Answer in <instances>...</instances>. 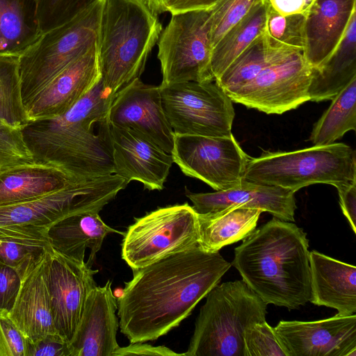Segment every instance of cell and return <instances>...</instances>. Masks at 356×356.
<instances>
[{
    "label": "cell",
    "instance_id": "43",
    "mask_svg": "<svg viewBox=\"0 0 356 356\" xmlns=\"http://www.w3.org/2000/svg\"><path fill=\"white\" fill-rule=\"evenodd\" d=\"M339 196L340 206L345 217L356 234V181L336 188Z\"/></svg>",
    "mask_w": 356,
    "mask_h": 356
},
{
    "label": "cell",
    "instance_id": "40",
    "mask_svg": "<svg viewBox=\"0 0 356 356\" xmlns=\"http://www.w3.org/2000/svg\"><path fill=\"white\" fill-rule=\"evenodd\" d=\"M28 356H71L70 342L58 332L28 342Z\"/></svg>",
    "mask_w": 356,
    "mask_h": 356
},
{
    "label": "cell",
    "instance_id": "31",
    "mask_svg": "<svg viewBox=\"0 0 356 356\" xmlns=\"http://www.w3.org/2000/svg\"><path fill=\"white\" fill-rule=\"evenodd\" d=\"M269 7L268 1L263 0L213 47L211 72L214 81L265 31Z\"/></svg>",
    "mask_w": 356,
    "mask_h": 356
},
{
    "label": "cell",
    "instance_id": "9",
    "mask_svg": "<svg viewBox=\"0 0 356 356\" xmlns=\"http://www.w3.org/2000/svg\"><path fill=\"white\" fill-rule=\"evenodd\" d=\"M128 184L125 179L112 174L78 180L38 198L0 205V227H49L71 214L85 211L99 213Z\"/></svg>",
    "mask_w": 356,
    "mask_h": 356
},
{
    "label": "cell",
    "instance_id": "30",
    "mask_svg": "<svg viewBox=\"0 0 356 356\" xmlns=\"http://www.w3.org/2000/svg\"><path fill=\"white\" fill-rule=\"evenodd\" d=\"M48 227L15 225L0 227V261L22 278L51 247Z\"/></svg>",
    "mask_w": 356,
    "mask_h": 356
},
{
    "label": "cell",
    "instance_id": "29",
    "mask_svg": "<svg viewBox=\"0 0 356 356\" xmlns=\"http://www.w3.org/2000/svg\"><path fill=\"white\" fill-rule=\"evenodd\" d=\"M41 35L37 0H0V56H19Z\"/></svg>",
    "mask_w": 356,
    "mask_h": 356
},
{
    "label": "cell",
    "instance_id": "38",
    "mask_svg": "<svg viewBox=\"0 0 356 356\" xmlns=\"http://www.w3.org/2000/svg\"><path fill=\"white\" fill-rule=\"evenodd\" d=\"M304 17V15L283 16L275 12L270 6L266 24V31L274 40L302 50Z\"/></svg>",
    "mask_w": 356,
    "mask_h": 356
},
{
    "label": "cell",
    "instance_id": "10",
    "mask_svg": "<svg viewBox=\"0 0 356 356\" xmlns=\"http://www.w3.org/2000/svg\"><path fill=\"white\" fill-rule=\"evenodd\" d=\"M171 15L157 42L162 74L161 85L213 81L211 72L210 10Z\"/></svg>",
    "mask_w": 356,
    "mask_h": 356
},
{
    "label": "cell",
    "instance_id": "5",
    "mask_svg": "<svg viewBox=\"0 0 356 356\" xmlns=\"http://www.w3.org/2000/svg\"><path fill=\"white\" fill-rule=\"evenodd\" d=\"M267 305L243 280L218 284L206 296L184 355L244 356V331L266 321Z\"/></svg>",
    "mask_w": 356,
    "mask_h": 356
},
{
    "label": "cell",
    "instance_id": "42",
    "mask_svg": "<svg viewBox=\"0 0 356 356\" xmlns=\"http://www.w3.org/2000/svg\"><path fill=\"white\" fill-rule=\"evenodd\" d=\"M127 355L180 356L184 354L177 353L164 346H154L143 342L131 343L125 347L119 346L113 354V356Z\"/></svg>",
    "mask_w": 356,
    "mask_h": 356
},
{
    "label": "cell",
    "instance_id": "20",
    "mask_svg": "<svg viewBox=\"0 0 356 356\" xmlns=\"http://www.w3.org/2000/svg\"><path fill=\"white\" fill-rule=\"evenodd\" d=\"M111 284L108 280L89 293L81 321L70 342L71 356H113L120 346L116 340L118 299Z\"/></svg>",
    "mask_w": 356,
    "mask_h": 356
},
{
    "label": "cell",
    "instance_id": "18",
    "mask_svg": "<svg viewBox=\"0 0 356 356\" xmlns=\"http://www.w3.org/2000/svg\"><path fill=\"white\" fill-rule=\"evenodd\" d=\"M100 78L97 45L63 69L25 106L29 121L63 115Z\"/></svg>",
    "mask_w": 356,
    "mask_h": 356
},
{
    "label": "cell",
    "instance_id": "12",
    "mask_svg": "<svg viewBox=\"0 0 356 356\" xmlns=\"http://www.w3.org/2000/svg\"><path fill=\"white\" fill-rule=\"evenodd\" d=\"M173 162L186 176L216 191L240 184L250 157L232 134L227 136L175 134Z\"/></svg>",
    "mask_w": 356,
    "mask_h": 356
},
{
    "label": "cell",
    "instance_id": "26",
    "mask_svg": "<svg viewBox=\"0 0 356 356\" xmlns=\"http://www.w3.org/2000/svg\"><path fill=\"white\" fill-rule=\"evenodd\" d=\"M356 77V12L336 50L318 68H312L309 101L333 99Z\"/></svg>",
    "mask_w": 356,
    "mask_h": 356
},
{
    "label": "cell",
    "instance_id": "11",
    "mask_svg": "<svg viewBox=\"0 0 356 356\" xmlns=\"http://www.w3.org/2000/svg\"><path fill=\"white\" fill-rule=\"evenodd\" d=\"M167 120L177 135L227 136L232 134V99L213 81H186L159 86Z\"/></svg>",
    "mask_w": 356,
    "mask_h": 356
},
{
    "label": "cell",
    "instance_id": "2",
    "mask_svg": "<svg viewBox=\"0 0 356 356\" xmlns=\"http://www.w3.org/2000/svg\"><path fill=\"white\" fill-rule=\"evenodd\" d=\"M115 95L100 78L63 115L29 121L21 130L35 163L81 179L114 174L108 112Z\"/></svg>",
    "mask_w": 356,
    "mask_h": 356
},
{
    "label": "cell",
    "instance_id": "24",
    "mask_svg": "<svg viewBox=\"0 0 356 356\" xmlns=\"http://www.w3.org/2000/svg\"><path fill=\"white\" fill-rule=\"evenodd\" d=\"M111 233L122 236L124 234L107 225L96 211L65 216L53 222L47 229L51 248L70 259L84 262L86 250L89 248L86 262L89 266L95 261L105 237Z\"/></svg>",
    "mask_w": 356,
    "mask_h": 356
},
{
    "label": "cell",
    "instance_id": "21",
    "mask_svg": "<svg viewBox=\"0 0 356 356\" xmlns=\"http://www.w3.org/2000/svg\"><path fill=\"white\" fill-rule=\"evenodd\" d=\"M355 4L356 0H313L302 26V54L312 68L319 67L336 50Z\"/></svg>",
    "mask_w": 356,
    "mask_h": 356
},
{
    "label": "cell",
    "instance_id": "23",
    "mask_svg": "<svg viewBox=\"0 0 356 356\" xmlns=\"http://www.w3.org/2000/svg\"><path fill=\"white\" fill-rule=\"evenodd\" d=\"M311 295L318 306L335 309L336 314L356 312V267L316 250L309 252Z\"/></svg>",
    "mask_w": 356,
    "mask_h": 356
},
{
    "label": "cell",
    "instance_id": "45",
    "mask_svg": "<svg viewBox=\"0 0 356 356\" xmlns=\"http://www.w3.org/2000/svg\"><path fill=\"white\" fill-rule=\"evenodd\" d=\"M219 0H166V12L175 14L182 12L209 10Z\"/></svg>",
    "mask_w": 356,
    "mask_h": 356
},
{
    "label": "cell",
    "instance_id": "32",
    "mask_svg": "<svg viewBox=\"0 0 356 356\" xmlns=\"http://www.w3.org/2000/svg\"><path fill=\"white\" fill-rule=\"evenodd\" d=\"M356 129V77L333 99L314 124L310 140L314 145L334 143L346 132Z\"/></svg>",
    "mask_w": 356,
    "mask_h": 356
},
{
    "label": "cell",
    "instance_id": "19",
    "mask_svg": "<svg viewBox=\"0 0 356 356\" xmlns=\"http://www.w3.org/2000/svg\"><path fill=\"white\" fill-rule=\"evenodd\" d=\"M294 195L289 189L245 180L231 188L213 193H196L186 188V195L200 214L238 207L259 209L289 222L295 221L297 207Z\"/></svg>",
    "mask_w": 356,
    "mask_h": 356
},
{
    "label": "cell",
    "instance_id": "35",
    "mask_svg": "<svg viewBox=\"0 0 356 356\" xmlns=\"http://www.w3.org/2000/svg\"><path fill=\"white\" fill-rule=\"evenodd\" d=\"M100 0H37L42 33L72 20Z\"/></svg>",
    "mask_w": 356,
    "mask_h": 356
},
{
    "label": "cell",
    "instance_id": "44",
    "mask_svg": "<svg viewBox=\"0 0 356 356\" xmlns=\"http://www.w3.org/2000/svg\"><path fill=\"white\" fill-rule=\"evenodd\" d=\"M270 8L283 16L305 15L313 0H267Z\"/></svg>",
    "mask_w": 356,
    "mask_h": 356
},
{
    "label": "cell",
    "instance_id": "17",
    "mask_svg": "<svg viewBox=\"0 0 356 356\" xmlns=\"http://www.w3.org/2000/svg\"><path fill=\"white\" fill-rule=\"evenodd\" d=\"M111 130L114 174L149 191L162 190L174 163L172 154L132 129L111 124Z\"/></svg>",
    "mask_w": 356,
    "mask_h": 356
},
{
    "label": "cell",
    "instance_id": "13",
    "mask_svg": "<svg viewBox=\"0 0 356 356\" xmlns=\"http://www.w3.org/2000/svg\"><path fill=\"white\" fill-rule=\"evenodd\" d=\"M312 68L302 51L261 71L228 95L232 102L267 114H282L309 101Z\"/></svg>",
    "mask_w": 356,
    "mask_h": 356
},
{
    "label": "cell",
    "instance_id": "33",
    "mask_svg": "<svg viewBox=\"0 0 356 356\" xmlns=\"http://www.w3.org/2000/svg\"><path fill=\"white\" fill-rule=\"evenodd\" d=\"M29 121L22 97L19 56H0V123L22 129Z\"/></svg>",
    "mask_w": 356,
    "mask_h": 356
},
{
    "label": "cell",
    "instance_id": "36",
    "mask_svg": "<svg viewBox=\"0 0 356 356\" xmlns=\"http://www.w3.org/2000/svg\"><path fill=\"white\" fill-rule=\"evenodd\" d=\"M243 344L244 356H289L274 327L266 321L245 330Z\"/></svg>",
    "mask_w": 356,
    "mask_h": 356
},
{
    "label": "cell",
    "instance_id": "15",
    "mask_svg": "<svg viewBox=\"0 0 356 356\" xmlns=\"http://www.w3.org/2000/svg\"><path fill=\"white\" fill-rule=\"evenodd\" d=\"M274 330L289 356H356V314L280 321Z\"/></svg>",
    "mask_w": 356,
    "mask_h": 356
},
{
    "label": "cell",
    "instance_id": "1",
    "mask_svg": "<svg viewBox=\"0 0 356 356\" xmlns=\"http://www.w3.org/2000/svg\"><path fill=\"white\" fill-rule=\"evenodd\" d=\"M232 264L198 245L132 270L118 299L120 332L131 343L154 341L187 318Z\"/></svg>",
    "mask_w": 356,
    "mask_h": 356
},
{
    "label": "cell",
    "instance_id": "39",
    "mask_svg": "<svg viewBox=\"0 0 356 356\" xmlns=\"http://www.w3.org/2000/svg\"><path fill=\"white\" fill-rule=\"evenodd\" d=\"M28 341L9 316L0 309V356H28Z\"/></svg>",
    "mask_w": 356,
    "mask_h": 356
},
{
    "label": "cell",
    "instance_id": "8",
    "mask_svg": "<svg viewBox=\"0 0 356 356\" xmlns=\"http://www.w3.org/2000/svg\"><path fill=\"white\" fill-rule=\"evenodd\" d=\"M197 213L187 202L135 218L123 235L122 258L132 270L198 245Z\"/></svg>",
    "mask_w": 356,
    "mask_h": 356
},
{
    "label": "cell",
    "instance_id": "34",
    "mask_svg": "<svg viewBox=\"0 0 356 356\" xmlns=\"http://www.w3.org/2000/svg\"><path fill=\"white\" fill-rule=\"evenodd\" d=\"M262 1L219 0L209 9V38L211 48Z\"/></svg>",
    "mask_w": 356,
    "mask_h": 356
},
{
    "label": "cell",
    "instance_id": "6",
    "mask_svg": "<svg viewBox=\"0 0 356 356\" xmlns=\"http://www.w3.org/2000/svg\"><path fill=\"white\" fill-rule=\"evenodd\" d=\"M243 180L294 193L319 183L337 188L356 181L355 152L341 143L292 152H266L250 157Z\"/></svg>",
    "mask_w": 356,
    "mask_h": 356
},
{
    "label": "cell",
    "instance_id": "41",
    "mask_svg": "<svg viewBox=\"0 0 356 356\" xmlns=\"http://www.w3.org/2000/svg\"><path fill=\"white\" fill-rule=\"evenodd\" d=\"M22 278L13 268L0 261V309L8 312L13 307Z\"/></svg>",
    "mask_w": 356,
    "mask_h": 356
},
{
    "label": "cell",
    "instance_id": "7",
    "mask_svg": "<svg viewBox=\"0 0 356 356\" xmlns=\"http://www.w3.org/2000/svg\"><path fill=\"white\" fill-rule=\"evenodd\" d=\"M104 1H97L68 22L42 33L19 56L24 106L63 69L98 45Z\"/></svg>",
    "mask_w": 356,
    "mask_h": 356
},
{
    "label": "cell",
    "instance_id": "37",
    "mask_svg": "<svg viewBox=\"0 0 356 356\" xmlns=\"http://www.w3.org/2000/svg\"><path fill=\"white\" fill-rule=\"evenodd\" d=\"M35 163L22 130L0 123V171L18 165Z\"/></svg>",
    "mask_w": 356,
    "mask_h": 356
},
{
    "label": "cell",
    "instance_id": "22",
    "mask_svg": "<svg viewBox=\"0 0 356 356\" xmlns=\"http://www.w3.org/2000/svg\"><path fill=\"white\" fill-rule=\"evenodd\" d=\"M49 250L22 278L15 302L8 312L10 317L29 343L35 342L47 334L57 332L46 277Z\"/></svg>",
    "mask_w": 356,
    "mask_h": 356
},
{
    "label": "cell",
    "instance_id": "3",
    "mask_svg": "<svg viewBox=\"0 0 356 356\" xmlns=\"http://www.w3.org/2000/svg\"><path fill=\"white\" fill-rule=\"evenodd\" d=\"M267 305L295 309L311 295L309 241L296 224L273 218L235 248L232 264Z\"/></svg>",
    "mask_w": 356,
    "mask_h": 356
},
{
    "label": "cell",
    "instance_id": "46",
    "mask_svg": "<svg viewBox=\"0 0 356 356\" xmlns=\"http://www.w3.org/2000/svg\"><path fill=\"white\" fill-rule=\"evenodd\" d=\"M148 7L157 15L166 12L165 4L166 0H143Z\"/></svg>",
    "mask_w": 356,
    "mask_h": 356
},
{
    "label": "cell",
    "instance_id": "4",
    "mask_svg": "<svg viewBox=\"0 0 356 356\" xmlns=\"http://www.w3.org/2000/svg\"><path fill=\"white\" fill-rule=\"evenodd\" d=\"M161 31L158 15L143 0H105L98 42L104 86L115 94L139 78Z\"/></svg>",
    "mask_w": 356,
    "mask_h": 356
},
{
    "label": "cell",
    "instance_id": "16",
    "mask_svg": "<svg viewBox=\"0 0 356 356\" xmlns=\"http://www.w3.org/2000/svg\"><path fill=\"white\" fill-rule=\"evenodd\" d=\"M108 118L111 124L132 129L171 154L175 134L163 111L159 86L135 79L115 93Z\"/></svg>",
    "mask_w": 356,
    "mask_h": 356
},
{
    "label": "cell",
    "instance_id": "25",
    "mask_svg": "<svg viewBox=\"0 0 356 356\" xmlns=\"http://www.w3.org/2000/svg\"><path fill=\"white\" fill-rule=\"evenodd\" d=\"M78 180L81 179L45 164L13 166L0 171V205L38 198Z\"/></svg>",
    "mask_w": 356,
    "mask_h": 356
},
{
    "label": "cell",
    "instance_id": "14",
    "mask_svg": "<svg viewBox=\"0 0 356 356\" xmlns=\"http://www.w3.org/2000/svg\"><path fill=\"white\" fill-rule=\"evenodd\" d=\"M86 262L70 259L54 250L48 252L46 277L56 332L70 342L81 321L86 300L97 285Z\"/></svg>",
    "mask_w": 356,
    "mask_h": 356
},
{
    "label": "cell",
    "instance_id": "28",
    "mask_svg": "<svg viewBox=\"0 0 356 356\" xmlns=\"http://www.w3.org/2000/svg\"><path fill=\"white\" fill-rule=\"evenodd\" d=\"M261 213L259 209L238 207L197 213L198 245L214 252L244 239L256 229Z\"/></svg>",
    "mask_w": 356,
    "mask_h": 356
},
{
    "label": "cell",
    "instance_id": "27",
    "mask_svg": "<svg viewBox=\"0 0 356 356\" xmlns=\"http://www.w3.org/2000/svg\"><path fill=\"white\" fill-rule=\"evenodd\" d=\"M302 50L272 39L265 31L215 80L229 95L255 78L266 67Z\"/></svg>",
    "mask_w": 356,
    "mask_h": 356
}]
</instances>
